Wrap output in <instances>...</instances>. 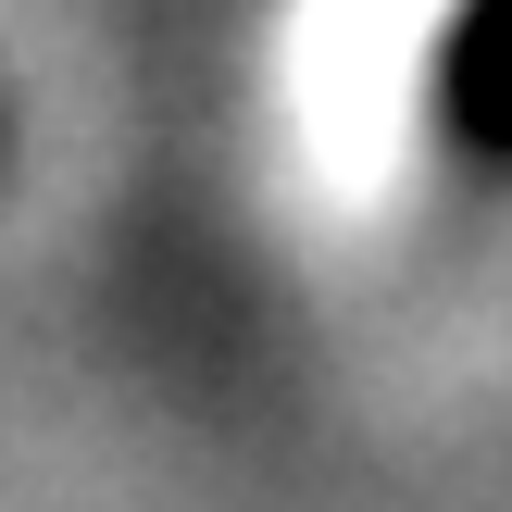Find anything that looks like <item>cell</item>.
<instances>
[{"instance_id": "1", "label": "cell", "mask_w": 512, "mask_h": 512, "mask_svg": "<svg viewBox=\"0 0 512 512\" xmlns=\"http://www.w3.org/2000/svg\"><path fill=\"white\" fill-rule=\"evenodd\" d=\"M450 125L475 150H512V0H463L450 25Z\"/></svg>"}]
</instances>
